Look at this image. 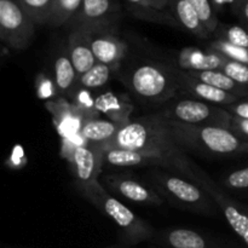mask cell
Instances as JSON below:
<instances>
[{"label": "cell", "instance_id": "obj_1", "mask_svg": "<svg viewBox=\"0 0 248 248\" xmlns=\"http://www.w3.org/2000/svg\"><path fill=\"white\" fill-rule=\"evenodd\" d=\"M107 149H128L153 153L167 157L178 166L179 172L189 181L195 182L196 165L171 136L166 119L157 113L148 114L131 120L120 128L115 137L99 147ZM196 183V182H195Z\"/></svg>", "mask_w": 248, "mask_h": 248}, {"label": "cell", "instance_id": "obj_2", "mask_svg": "<svg viewBox=\"0 0 248 248\" xmlns=\"http://www.w3.org/2000/svg\"><path fill=\"white\" fill-rule=\"evenodd\" d=\"M173 140L186 152L213 156H236L248 154V142L230 128L194 126L167 120Z\"/></svg>", "mask_w": 248, "mask_h": 248}, {"label": "cell", "instance_id": "obj_3", "mask_svg": "<svg viewBox=\"0 0 248 248\" xmlns=\"http://www.w3.org/2000/svg\"><path fill=\"white\" fill-rule=\"evenodd\" d=\"M120 80L144 103L164 106L171 99L182 96L176 67L164 63H138L121 74Z\"/></svg>", "mask_w": 248, "mask_h": 248}, {"label": "cell", "instance_id": "obj_4", "mask_svg": "<svg viewBox=\"0 0 248 248\" xmlns=\"http://www.w3.org/2000/svg\"><path fill=\"white\" fill-rule=\"evenodd\" d=\"M78 189L87 200L91 201V203H93L120 228L131 244H138L153 237V228L144 219L132 212L127 206L120 202L115 196L108 193L99 181L78 184Z\"/></svg>", "mask_w": 248, "mask_h": 248}, {"label": "cell", "instance_id": "obj_5", "mask_svg": "<svg viewBox=\"0 0 248 248\" xmlns=\"http://www.w3.org/2000/svg\"><path fill=\"white\" fill-rule=\"evenodd\" d=\"M149 179L159 195L161 193L167 200L186 210L201 213H211L215 210L216 202L205 189L176 172L154 167L149 172Z\"/></svg>", "mask_w": 248, "mask_h": 248}, {"label": "cell", "instance_id": "obj_6", "mask_svg": "<svg viewBox=\"0 0 248 248\" xmlns=\"http://www.w3.org/2000/svg\"><path fill=\"white\" fill-rule=\"evenodd\" d=\"M165 119L194 126L230 128L232 116L223 107L188 97H176L156 111Z\"/></svg>", "mask_w": 248, "mask_h": 248}, {"label": "cell", "instance_id": "obj_7", "mask_svg": "<svg viewBox=\"0 0 248 248\" xmlns=\"http://www.w3.org/2000/svg\"><path fill=\"white\" fill-rule=\"evenodd\" d=\"M33 19L17 0H0V39L15 51H23L33 43L35 35Z\"/></svg>", "mask_w": 248, "mask_h": 248}, {"label": "cell", "instance_id": "obj_8", "mask_svg": "<svg viewBox=\"0 0 248 248\" xmlns=\"http://www.w3.org/2000/svg\"><path fill=\"white\" fill-rule=\"evenodd\" d=\"M195 182L201 188L207 191L208 195L216 202L217 207L222 211L230 228L241 237L242 241L248 246V213L245 212L244 208L239 203L235 202L229 195L223 193L219 186H216L211 181L210 177L199 166H196Z\"/></svg>", "mask_w": 248, "mask_h": 248}, {"label": "cell", "instance_id": "obj_9", "mask_svg": "<svg viewBox=\"0 0 248 248\" xmlns=\"http://www.w3.org/2000/svg\"><path fill=\"white\" fill-rule=\"evenodd\" d=\"M120 14V6L114 0H82L81 7L67 26L89 31L116 28Z\"/></svg>", "mask_w": 248, "mask_h": 248}, {"label": "cell", "instance_id": "obj_10", "mask_svg": "<svg viewBox=\"0 0 248 248\" xmlns=\"http://www.w3.org/2000/svg\"><path fill=\"white\" fill-rule=\"evenodd\" d=\"M99 182L109 191L138 205L160 206L164 200L155 190L127 174H101Z\"/></svg>", "mask_w": 248, "mask_h": 248}, {"label": "cell", "instance_id": "obj_11", "mask_svg": "<svg viewBox=\"0 0 248 248\" xmlns=\"http://www.w3.org/2000/svg\"><path fill=\"white\" fill-rule=\"evenodd\" d=\"M68 164L78 184L99 181L103 164V152L98 145L85 143L74 145L68 152Z\"/></svg>", "mask_w": 248, "mask_h": 248}, {"label": "cell", "instance_id": "obj_12", "mask_svg": "<svg viewBox=\"0 0 248 248\" xmlns=\"http://www.w3.org/2000/svg\"><path fill=\"white\" fill-rule=\"evenodd\" d=\"M90 31L91 47L96 61L109 65L116 72L126 57L127 44L116 34V28H102Z\"/></svg>", "mask_w": 248, "mask_h": 248}, {"label": "cell", "instance_id": "obj_13", "mask_svg": "<svg viewBox=\"0 0 248 248\" xmlns=\"http://www.w3.org/2000/svg\"><path fill=\"white\" fill-rule=\"evenodd\" d=\"M103 152V164L113 167H159L181 174L178 166L167 157L147 152L128 149H107ZM182 176V174H181Z\"/></svg>", "mask_w": 248, "mask_h": 248}, {"label": "cell", "instance_id": "obj_14", "mask_svg": "<svg viewBox=\"0 0 248 248\" xmlns=\"http://www.w3.org/2000/svg\"><path fill=\"white\" fill-rule=\"evenodd\" d=\"M176 74L179 87H181L182 96H190L191 98L200 99V101L208 102V103L220 107H224L227 104L234 103V102L241 99L235 94L223 91L217 87L210 86V85L195 79L189 75L186 70H182L177 67Z\"/></svg>", "mask_w": 248, "mask_h": 248}, {"label": "cell", "instance_id": "obj_15", "mask_svg": "<svg viewBox=\"0 0 248 248\" xmlns=\"http://www.w3.org/2000/svg\"><path fill=\"white\" fill-rule=\"evenodd\" d=\"M227 58L210 47L202 48L188 46L181 50L177 64L179 69L186 72H205V70H222Z\"/></svg>", "mask_w": 248, "mask_h": 248}, {"label": "cell", "instance_id": "obj_16", "mask_svg": "<svg viewBox=\"0 0 248 248\" xmlns=\"http://www.w3.org/2000/svg\"><path fill=\"white\" fill-rule=\"evenodd\" d=\"M67 51L75 70L82 75L97 63L91 47V31L84 28L70 29Z\"/></svg>", "mask_w": 248, "mask_h": 248}, {"label": "cell", "instance_id": "obj_17", "mask_svg": "<svg viewBox=\"0 0 248 248\" xmlns=\"http://www.w3.org/2000/svg\"><path fill=\"white\" fill-rule=\"evenodd\" d=\"M45 106L46 109L53 115L57 124V130L63 137L68 138L74 133L80 135V128L86 119L79 108H77L73 103H68L67 99L63 97H58V99L55 101L46 102Z\"/></svg>", "mask_w": 248, "mask_h": 248}, {"label": "cell", "instance_id": "obj_18", "mask_svg": "<svg viewBox=\"0 0 248 248\" xmlns=\"http://www.w3.org/2000/svg\"><path fill=\"white\" fill-rule=\"evenodd\" d=\"M96 110L99 115L107 116V120L125 126L131 121V114L133 111V106L125 96L114 93V92H106L99 94L96 98Z\"/></svg>", "mask_w": 248, "mask_h": 248}, {"label": "cell", "instance_id": "obj_19", "mask_svg": "<svg viewBox=\"0 0 248 248\" xmlns=\"http://www.w3.org/2000/svg\"><path fill=\"white\" fill-rule=\"evenodd\" d=\"M79 74L70 61L68 51L58 53L53 63V81L58 94L62 97H72L78 85Z\"/></svg>", "mask_w": 248, "mask_h": 248}, {"label": "cell", "instance_id": "obj_20", "mask_svg": "<svg viewBox=\"0 0 248 248\" xmlns=\"http://www.w3.org/2000/svg\"><path fill=\"white\" fill-rule=\"evenodd\" d=\"M169 9L181 28L186 29V31L203 40L212 36L201 22L198 12L186 0H170Z\"/></svg>", "mask_w": 248, "mask_h": 248}, {"label": "cell", "instance_id": "obj_21", "mask_svg": "<svg viewBox=\"0 0 248 248\" xmlns=\"http://www.w3.org/2000/svg\"><path fill=\"white\" fill-rule=\"evenodd\" d=\"M121 127L123 126L110 120H103L99 118L89 119L82 124L80 136L86 143L103 147L115 137Z\"/></svg>", "mask_w": 248, "mask_h": 248}, {"label": "cell", "instance_id": "obj_22", "mask_svg": "<svg viewBox=\"0 0 248 248\" xmlns=\"http://www.w3.org/2000/svg\"><path fill=\"white\" fill-rule=\"evenodd\" d=\"M195 79L210 85V86L217 87L225 92L235 94L240 98L248 97V87L239 82L234 81L232 78L228 77L222 70H205V72H186Z\"/></svg>", "mask_w": 248, "mask_h": 248}, {"label": "cell", "instance_id": "obj_23", "mask_svg": "<svg viewBox=\"0 0 248 248\" xmlns=\"http://www.w3.org/2000/svg\"><path fill=\"white\" fill-rule=\"evenodd\" d=\"M126 9L132 16L140 19H144V21L152 22V23L173 27V28H181L179 23L170 10L162 11V10H156L152 6H142V5L131 4V2H127Z\"/></svg>", "mask_w": 248, "mask_h": 248}, {"label": "cell", "instance_id": "obj_24", "mask_svg": "<svg viewBox=\"0 0 248 248\" xmlns=\"http://www.w3.org/2000/svg\"><path fill=\"white\" fill-rule=\"evenodd\" d=\"M166 244L171 248H208L205 237L189 229H172L164 235Z\"/></svg>", "mask_w": 248, "mask_h": 248}, {"label": "cell", "instance_id": "obj_25", "mask_svg": "<svg viewBox=\"0 0 248 248\" xmlns=\"http://www.w3.org/2000/svg\"><path fill=\"white\" fill-rule=\"evenodd\" d=\"M81 4L82 0H53L47 24L55 28L67 26L79 11Z\"/></svg>", "mask_w": 248, "mask_h": 248}, {"label": "cell", "instance_id": "obj_26", "mask_svg": "<svg viewBox=\"0 0 248 248\" xmlns=\"http://www.w3.org/2000/svg\"><path fill=\"white\" fill-rule=\"evenodd\" d=\"M114 70L109 65L97 62L93 67L78 78V87L85 90L102 89L110 80L111 73Z\"/></svg>", "mask_w": 248, "mask_h": 248}, {"label": "cell", "instance_id": "obj_27", "mask_svg": "<svg viewBox=\"0 0 248 248\" xmlns=\"http://www.w3.org/2000/svg\"><path fill=\"white\" fill-rule=\"evenodd\" d=\"M212 36L218 40L227 41L235 46L248 48V31L245 27L219 23Z\"/></svg>", "mask_w": 248, "mask_h": 248}, {"label": "cell", "instance_id": "obj_28", "mask_svg": "<svg viewBox=\"0 0 248 248\" xmlns=\"http://www.w3.org/2000/svg\"><path fill=\"white\" fill-rule=\"evenodd\" d=\"M36 26L47 24L53 0H17Z\"/></svg>", "mask_w": 248, "mask_h": 248}, {"label": "cell", "instance_id": "obj_29", "mask_svg": "<svg viewBox=\"0 0 248 248\" xmlns=\"http://www.w3.org/2000/svg\"><path fill=\"white\" fill-rule=\"evenodd\" d=\"M186 1L195 9L205 28L207 29L211 35H213L220 22L218 19V15L213 9L211 0H186Z\"/></svg>", "mask_w": 248, "mask_h": 248}, {"label": "cell", "instance_id": "obj_30", "mask_svg": "<svg viewBox=\"0 0 248 248\" xmlns=\"http://www.w3.org/2000/svg\"><path fill=\"white\" fill-rule=\"evenodd\" d=\"M208 47L219 52L220 55H223L228 60L248 64V48L235 46L232 44L227 43V41L218 40V39H213L210 45H208Z\"/></svg>", "mask_w": 248, "mask_h": 248}, {"label": "cell", "instance_id": "obj_31", "mask_svg": "<svg viewBox=\"0 0 248 248\" xmlns=\"http://www.w3.org/2000/svg\"><path fill=\"white\" fill-rule=\"evenodd\" d=\"M222 72L232 78L234 81L248 87V64L246 63L236 62L227 58L222 67Z\"/></svg>", "mask_w": 248, "mask_h": 248}, {"label": "cell", "instance_id": "obj_32", "mask_svg": "<svg viewBox=\"0 0 248 248\" xmlns=\"http://www.w3.org/2000/svg\"><path fill=\"white\" fill-rule=\"evenodd\" d=\"M224 186L235 190H245L248 189V167L237 170L228 174L224 179Z\"/></svg>", "mask_w": 248, "mask_h": 248}, {"label": "cell", "instance_id": "obj_33", "mask_svg": "<svg viewBox=\"0 0 248 248\" xmlns=\"http://www.w3.org/2000/svg\"><path fill=\"white\" fill-rule=\"evenodd\" d=\"M36 92H38V96L40 98H51V97L55 96L56 92L58 93L55 81L47 79L43 74L38 75V78H36Z\"/></svg>", "mask_w": 248, "mask_h": 248}, {"label": "cell", "instance_id": "obj_34", "mask_svg": "<svg viewBox=\"0 0 248 248\" xmlns=\"http://www.w3.org/2000/svg\"><path fill=\"white\" fill-rule=\"evenodd\" d=\"M223 108L228 111L234 118H240L248 120V99H239V101L234 102L224 106Z\"/></svg>", "mask_w": 248, "mask_h": 248}, {"label": "cell", "instance_id": "obj_35", "mask_svg": "<svg viewBox=\"0 0 248 248\" xmlns=\"http://www.w3.org/2000/svg\"><path fill=\"white\" fill-rule=\"evenodd\" d=\"M230 130L234 131L237 136L242 138V140L248 142V120L240 118H234L232 116V124H230Z\"/></svg>", "mask_w": 248, "mask_h": 248}, {"label": "cell", "instance_id": "obj_36", "mask_svg": "<svg viewBox=\"0 0 248 248\" xmlns=\"http://www.w3.org/2000/svg\"><path fill=\"white\" fill-rule=\"evenodd\" d=\"M240 1L241 0H211L213 9H215L217 15L225 12L228 9L232 12H234L236 10L237 5L240 4Z\"/></svg>", "mask_w": 248, "mask_h": 248}, {"label": "cell", "instance_id": "obj_37", "mask_svg": "<svg viewBox=\"0 0 248 248\" xmlns=\"http://www.w3.org/2000/svg\"><path fill=\"white\" fill-rule=\"evenodd\" d=\"M232 14L242 22L244 27L248 31V0H241Z\"/></svg>", "mask_w": 248, "mask_h": 248}, {"label": "cell", "instance_id": "obj_38", "mask_svg": "<svg viewBox=\"0 0 248 248\" xmlns=\"http://www.w3.org/2000/svg\"><path fill=\"white\" fill-rule=\"evenodd\" d=\"M145 1H147L150 6L154 7V9L162 10V11L166 10L170 4V0H145Z\"/></svg>", "mask_w": 248, "mask_h": 248}]
</instances>
